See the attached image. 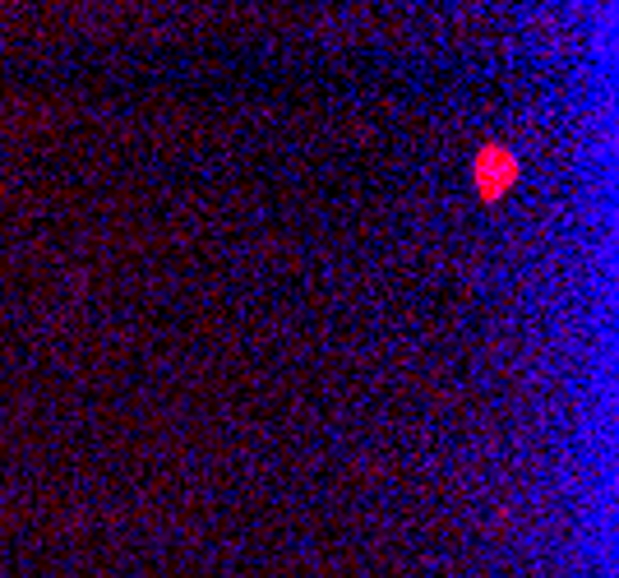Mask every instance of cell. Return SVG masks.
<instances>
[{
  "label": "cell",
  "mask_w": 619,
  "mask_h": 578,
  "mask_svg": "<svg viewBox=\"0 0 619 578\" xmlns=\"http://www.w3.org/2000/svg\"><path fill=\"white\" fill-rule=\"evenodd\" d=\"M513 176H518V162H513L504 148H486V153L476 158V185H481V195H499Z\"/></svg>",
  "instance_id": "cell-1"
}]
</instances>
